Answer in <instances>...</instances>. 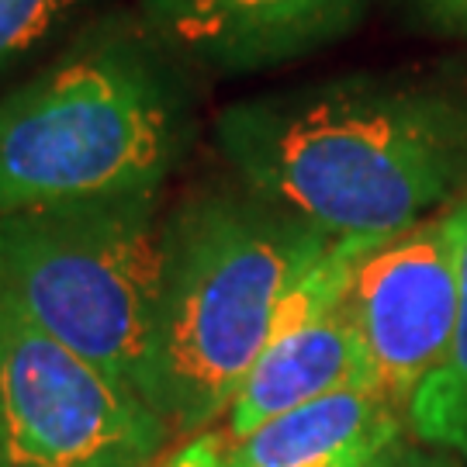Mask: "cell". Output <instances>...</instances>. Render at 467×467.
<instances>
[{"instance_id":"cell-10","label":"cell","mask_w":467,"mask_h":467,"mask_svg":"<svg viewBox=\"0 0 467 467\" xmlns=\"http://www.w3.org/2000/svg\"><path fill=\"white\" fill-rule=\"evenodd\" d=\"M457 229V326L433 378L409 401V430L436 447L467 451V194L451 204Z\"/></svg>"},{"instance_id":"cell-11","label":"cell","mask_w":467,"mask_h":467,"mask_svg":"<svg viewBox=\"0 0 467 467\" xmlns=\"http://www.w3.org/2000/svg\"><path fill=\"white\" fill-rule=\"evenodd\" d=\"M98 0H0V80L90 21Z\"/></svg>"},{"instance_id":"cell-14","label":"cell","mask_w":467,"mask_h":467,"mask_svg":"<svg viewBox=\"0 0 467 467\" xmlns=\"http://www.w3.org/2000/svg\"><path fill=\"white\" fill-rule=\"evenodd\" d=\"M384 467H447V464H443V461H433V457H422V453L399 451Z\"/></svg>"},{"instance_id":"cell-9","label":"cell","mask_w":467,"mask_h":467,"mask_svg":"<svg viewBox=\"0 0 467 467\" xmlns=\"http://www.w3.org/2000/svg\"><path fill=\"white\" fill-rule=\"evenodd\" d=\"M409 416L378 388H350L264 422L225 443L229 467H384Z\"/></svg>"},{"instance_id":"cell-7","label":"cell","mask_w":467,"mask_h":467,"mask_svg":"<svg viewBox=\"0 0 467 467\" xmlns=\"http://www.w3.org/2000/svg\"><path fill=\"white\" fill-rule=\"evenodd\" d=\"M374 0H139L152 35L191 73L287 67L364 25Z\"/></svg>"},{"instance_id":"cell-13","label":"cell","mask_w":467,"mask_h":467,"mask_svg":"<svg viewBox=\"0 0 467 467\" xmlns=\"http://www.w3.org/2000/svg\"><path fill=\"white\" fill-rule=\"evenodd\" d=\"M430 32L467 42V0H409Z\"/></svg>"},{"instance_id":"cell-2","label":"cell","mask_w":467,"mask_h":467,"mask_svg":"<svg viewBox=\"0 0 467 467\" xmlns=\"http://www.w3.org/2000/svg\"><path fill=\"white\" fill-rule=\"evenodd\" d=\"M194 139L191 69L139 11L94 15L0 94V215L167 194Z\"/></svg>"},{"instance_id":"cell-5","label":"cell","mask_w":467,"mask_h":467,"mask_svg":"<svg viewBox=\"0 0 467 467\" xmlns=\"http://www.w3.org/2000/svg\"><path fill=\"white\" fill-rule=\"evenodd\" d=\"M170 443L150 401L0 295V467H156Z\"/></svg>"},{"instance_id":"cell-8","label":"cell","mask_w":467,"mask_h":467,"mask_svg":"<svg viewBox=\"0 0 467 467\" xmlns=\"http://www.w3.org/2000/svg\"><path fill=\"white\" fill-rule=\"evenodd\" d=\"M350 388H378L347 301L301 326L274 329L225 412L222 440L235 443L264 422ZM381 391V388H378Z\"/></svg>"},{"instance_id":"cell-12","label":"cell","mask_w":467,"mask_h":467,"mask_svg":"<svg viewBox=\"0 0 467 467\" xmlns=\"http://www.w3.org/2000/svg\"><path fill=\"white\" fill-rule=\"evenodd\" d=\"M156 467H229L225 464L222 430H204V433L191 436L173 453H167Z\"/></svg>"},{"instance_id":"cell-1","label":"cell","mask_w":467,"mask_h":467,"mask_svg":"<svg viewBox=\"0 0 467 467\" xmlns=\"http://www.w3.org/2000/svg\"><path fill=\"white\" fill-rule=\"evenodd\" d=\"M212 142L253 194L333 239H391L467 194V69H378L225 104Z\"/></svg>"},{"instance_id":"cell-3","label":"cell","mask_w":467,"mask_h":467,"mask_svg":"<svg viewBox=\"0 0 467 467\" xmlns=\"http://www.w3.org/2000/svg\"><path fill=\"white\" fill-rule=\"evenodd\" d=\"M333 243L233 173L187 184L170 201L150 405L173 443L225 419L287 291Z\"/></svg>"},{"instance_id":"cell-6","label":"cell","mask_w":467,"mask_h":467,"mask_svg":"<svg viewBox=\"0 0 467 467\" xmlns=\"http://www.w3.org/2000/svg\"><path fill=\"white\" fill-rule=\"evenodd\" d=\"M374 384L409 412L457 326V229L451 208L364 253L347 291Z\"/></svg>"},{"instance_id":"cell-4","label":"cell","mask_w":467,"mask_h":467,"mask_svg":"<svg viewBox=\"0 0 467 467\" xmlns=\"http://www.w3.org/2000/svg\"><path fill=\"white\" fill-rule=\"evenodd\" d=\"M167 194L0 215V295L150 401Z\"/></svg>"}]
</instances>
